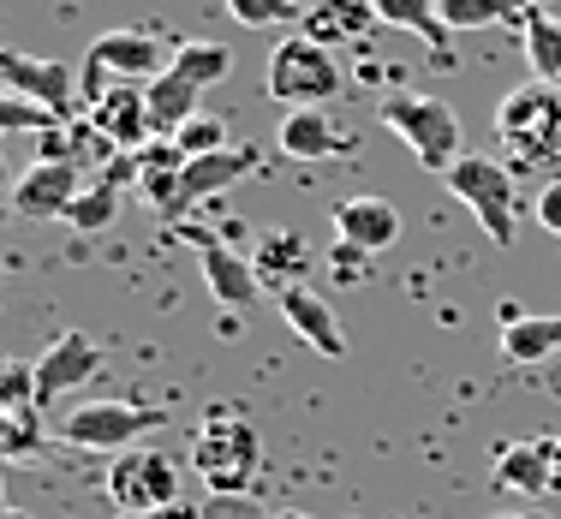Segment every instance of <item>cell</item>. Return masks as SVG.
I'll return each instance as SVG.
<instances>
[{
	"label": "cell",
	"mask_w": 561,
	"mask_h": 519,
	"mask_svg": "<svg viewBox=\"0 0 561 519\" xmlns=\"http://www.w3.org/2000/svg\"><path fill=\"white\" fill-rule=\"evenodd\" d=\"M192 465L216 496H245V489L257 484V465H263L257 424L233 406H216L192 436Z\"/></svg>",
	"instance_id": "cell-2"
},
{
	"label": "cell",
	"mask_w": 561,
	"mask_h": 519,
	"mask_svg": "<svg viewBox=\"0 0 561 519\" xmlns=\"http://www.w3.org/2000/svg\"><path fill=\"white\" fill-rule=\"evenodd\" d=\"M496 519H550L543 508H514V514H496Z\"/></svg>",
	"instance_id": "cell-36"
},
{
	"label": "cell",
	"mask_w": 561,
	"mask_h": 519,
	"mask_svg": "<svg viewBox=\"0 0 561 519\" xmlns=\"http://www.w3.org/2000/svg\"><path fill=\"white\" fill-rule=\"evenodd\" d=\"M7 519H31V514H19V508H7Z\"/></svg>",
	"instance_id": "cell-38"
},
{
	"label": "cell",
	"mask_w": 561,
	"mask_h": 519,
	"mask_svg": "<svg viewBox=\"0 0 561 519\" xmlns=\"http://www.w3.org/2000/svg\"><path fill=\"white\" fill-rule=\"evenodd\" d=\"M0 84L12 90V96H31L43 102V108H55L60 119L84 114V96H78V72L60 60H36V55H0Z\"/></svg>",
	"instance_id": "cell-9"
},
{
	"label": "cell",
	"mask_w": 561,
	"mask_h": 519,
	"mask_svg": "<svg viewBox=\"0 0 561 519\" xmlns=\"http://www.w3.org/2000/svg\"><path fill=\"white\" fill-rule=\"evenodd\" d=\"M84 66L102 72V78H114V84H156V78L173 66V55H168V43L156 31H108V36L90 43Z\"/></svg>",
	"instance_id": "cell-8"
},
{
	"label": "cell",
	"mask_w": 561,
	"mask_h": 519,
	"mask_svg": "<svg viewBox=\"0 0 561 519\" xmlns=\"http://www.w3.org/2000/svg\"><path fill=\"white\" fill-rule=\"evenodd\" d=\"M0 126L7 131H55V126H66V119L55 114V108H43V102H31V96H0Z\"/></svg>",
	"instance_id": "cell-29"
},
{
	"label": "cell",
	"mask_w": 561,
	"mask_h": 519,
	"mask_svg": "<svg viewBox=\"0 0 561 519\" xmlns=\"http://www.w3.org/2000/svg\"><path fill=\"white\" fill-rule=\"evenodd\" d=\"M365 257H370V251H358V245H346V239H341V251H329V269H335L341 281H358V275H365Z\"/></svg>",
	"instance_id": "cell-33"
},
{
	"label": "cell",
	"mask_w": 561,
	"mask_h": 519,
	"mask_svg": "<svg viewBox=\"0 0 561 519\" xmlns=\"http://www.w3.org/2000/svg\"><path fill=\"white\" fill-rule=\"evenodd\" d=\"M377 12H382V24H394V31H407V36H419L424 48H431L443 66H454L448 55V24H443V12H436V0H377Z\"/></svg>",
	"instance_id": "cell-22"
},
{
	"label": "cell",
	"mask_w": 561,
	"mask_h": 519,
	"mask_svg": "<svg viewBox=\"0 0 561 519\" xmlns=\"http://www.w3.org/2000/svg\"><path fill=\"white\" fill-rule=\"evenodd\" d=\"M443 185L478 216V228L490 233V245H514V233H519V185H514V168H507L502 155H460V162L443 173Z\"/></svg>",
	"instance_id": "cell-5"
},
{
	"label": "cell",
	"mask_w": 561,
	"mask_h": 519,
	"mask_svg": "<svg viewBox=\"0 0 561 519\" xmlns=\"http://www.w3.org/2000/svg\"><path fill=\"white\" fill-rule=\"evenodd\" d=\"M543 7H550V0H543Z\"/></svg>",
	"instance_id": "cell-39"
},
{
	"label": "cell",
	"mask_w": 561,
	"mask_h": 519,
	"mask_svg": "<svg viewBox=\"0 0 561 519\" xmlns=\"http://www.w3.org/2000/svg\"><path fill=\"white\" fill-rule=\"evenodd\" d=\"M496 150L507 168L526 173H561V84H531L507 90L496 108Z\"/></svg>",
	"instance_id": "cell-1"
},
{
	"label": "cell",
	"mask_w": 561,
	"mask_h": 519,
	"mask_svg": "<svg viewBox=\"0 0 561 519\" xmlns=\"http://www.w3.org/2000/svg\"><path fill=\"white\" fill-rule=\"evenodd\" d=\"M531 216H538V228H543V233H556V239H561V180H550V185L538 192V209H531Z\"/></svg>",
	"instance_id": "cell-32"
},
{
	"label": "cell",
	"mask_w": 561,
	"mask_h": 519,
	"mask_svg": "<svg viewBox=\"0 0 561 519\" xmlns=\"http://www.w3.org/2000/svg\"><path fill=\"white\" fill-rule=\"evenodd\" d=\"M119 216V180H102L96 192H78V204L66 209V228L78 233H102Z\"/></svg>",
	"instance_id": "cell-28"
},
{
	"label": "cell",
	"mask_w": 561,
	"mask_h": 519,
	"mask_svg": "<svg viewBox=\"0 0 561 519\" xmlns=\"http://www.w3.org/2000/svg\"><path fill=\"white\" fill-rule=\"evenodd\" d=\"M197 96H204V90L185 84L180 72H162V78H156V84H150V119H156V138H168V143L180 138V131L192 126L197 114H204V108H197Z\"/></svg>",
	"instance_id": "cell-23"
},
{
	"label": "cell",
	"mask_w": 561,
	"mask_h": 519,
	"mask_svg": "<svg viewBox=\"0 0 561 519\" xmlns=\"http://www.w3.org/2000/svg\"><path fill=\"white\" fill-rule=\"evenodd\" d=\"M341 60L329 55L323 43H311V36H280L270 48V72H263V90L280 102V114L287 108H323V102L341 96Z\"/></svg>",
	"instance_id": "cell-4"
},
{
	"label": "cell",
	"mask_w": 561,
	"mask_h": 519,
	"mask_svg": "<svg viewBox=\"0 0 561 519\" xmlns=\"http://www.w3.org/2000/svg\"><path fill=\"white\" fill-rule=\"evenodd\" d=\"M173 143H180L185 162H192V155H216V150H227V143H221V119H216V114H197L192 126H185L180 138H173Z\"/></svg>",
	"instance_id": "cell-31"
},
{
	"label": "cell",
	"mask_w": 561,
	"mask_h": 519,
	"mask_svg": "<svg viewBox=\"0 0 561 519\" xmlns=\"http://www.w3.org/2000/svg\"><path fill=\"white\" fill-rule=\"evenodd\" d=\"M144 519H204V508H197V501H168V508H156Z\"/></svg>",
	"instance_id": "cell-34"
},
{
	"label": "cell",
	"mask_w": 561,
	"mask_h": 519,
	"mask_svg": "<svg viewBox=\"0 0 561 519\" xmlns=\"http://www.w3.org/2000/svg\"><path fill=\"white\" fill-rule=\"evenodd\" d=\"M36 406H48V401H60V394H72V389H84L90 377L102 370V346L84 335V328H66V335H55L43 346V358H36Z\"/></svg>",
	"instance_id": "cell-10"
},
{
	"label": "cell",
	"mask_w": 561,
	"mask_h": 519,
	"mask_svg": "<svg viewBox=\"0 0 561 519\" xmlns=\"http://www.w3.org/2000/svg\"><path fill=\"white\" fill-rule=\"evenodd\" d=\"M251 263H257V281L263 287H275V292H287V287H305L299 275L311 269V245H305L299 233H263L257 239V251H251Z\"/></svg>",
	"instance_id": "cell-21"
},
{
	"label": "cell",
	"mask_w": 561,
	"mask_h": 519,
	"mask_svg": "<svg viewBox=\"0 0 561 519\" xmlns=\"http://www.w3.org/2000/svg\"><path fill=\"white\" fill-rule=\"evenodd\" d=\"M335 233L346 239V245L358 251H389L400 239V209L389 204V197H346V204H335Z\"/></svg>",
	"instance_id": "cell-19"
},
{
	"label": "cell",
	"mask_w": 561,
	"mask_h": 519,
	"mask_svg": "<svg viewBox=\"0 0 561 519\" xmlns=\"http://www.w3.org/2000/svg\"><path fill=\"white\" fill-rule=\"evenodd\" d=\"M257 162H263V155L251 150V143H239V150L227 143V150H216V155H192V162H185V173H180V216H185L192 204H204V197L227 192V185H239Z\"/></svg>",
	"instance_id": "cell-18"
},
{
	"label": "cell",
	"mask_w": 561,
	"mask_h": 519,
	"mask_svg": "<svg viewBox=\"0 0 561 519\" xmlns=\"http://www.w3.org/2000/svg\"><path fill=\"white\" fill-rule=\"evenodd\" d=\"M550 472H556V496H561V436H550Z\"/></svg>",
	"instance_id": "cell-35"
},
{
	"label": "cell",
	"mask_w": 561,
	"mask_h": 519,
	"mask_svg": "<svg viewBox=\"0 0 561 519\" xmlns=\"http://www.w3.org/2000/svg\"><path fill=\"white\" fill-rule=\"evenodd\" d=\"M227 19L239 31H275V24H305V7L299 0H221Z\"/></svg>",
	"instance_id": "cell-27"
},
{
	"label": "cell",
	"mask_w": 561,
	"mask_h": 519,
	"mask_svg": "<svg viewBox=\"0 0 561 519\" xmlns=\"http://www.w3.org/2000/svg\"><path fill=\"white\" fill-rule=\"evenodd\" d=\"M382 24L377 0H317V7H305V36L311 43H358V36H370Z\"/></svg>",
	"instance_id": "cell-20"
},
{
	"label": "cell",
	"mask_w": 561,
	"mask_h": 519,
	"mask_svg": "<svg viewBox=\"0 0 561 519\" xmlns=\"http://www.w3.org/2000/svg\"><path fill=\"white\" fill-rule=\"evenodd\" d=\"M526 60L543 84H561V19L556 12H526Z\"/></svg>",
	"instance_id": "cell-25"
},
{
	"label": "cell",
	"mask_w": 561,
	"mask_h": 519,
	"mask_svg": "<svg viewBox=\"0 0 561 519\" xmlns=\"http://www.w3.org/2000/svg\"><path fill=\"white\" fill-rule=\"evenodd\" d=\"M108 501L126 519H144L168 501H180V460L162 448H126L108 465Z\"/></svg>",
	"instance_id": "cell-7"
},
{
	"label": "cell",
	"mask_w": 561,
	"mask_h": 519,
	"mask_svg": "<svg viewBox=\"0 0 561 519\" xmlns=\"http://www.w3.org/2000/svg\"><path fill=\"white\" fill-rule=\"evenodd\" d=\"M280 155L293 162H329V155H358V131L341 126L329 108H287L275 126Z\"/></svg>",
	"instance_id": "cell-11"
},
{
	"label": "cell",
	"mask_w": 561,
	"mask_h": 519,
	"mask_svg": "<svg viewBox=\"0 0 561 519\" xmlns=\"http://www.w3.org/2000/svg\"><path fill=\"white\" fill-rule=\"evenodd\" d=\"M496 489L507 496H526V501H543L556 496V472H550V436H531V442H507L496 454Z\"/></svg>",
	"instance_id": "cell-17"
},
{
	"label": "cell",
	"mask_w": 561,
	"mask_h": 519,
	"mask_svg": "<svg viewBox=\"0 0 561 519\" xmlns=\"http://www.w3.org/2000/svg\"><path fill=\"white\" fill-rule=\"evenodd\" d=\"M377 119L394 131L400 143H407L412 155H419L424 168L443 180V173L460 162V114L448 108V102H436V96H419V90H394V96H382V108Z\"/></svg>",
	"instance_id": "cell-3"
},
{
	"label": "cell",
	"mask_w": 561,
	"mask_h": 519,
	"mask_svg": "<svg viewBox=\"0 0 561 519\" xmlns=\"http://www.w3.org/2000/svg\"><path fill=\"white\" fill-rule=\"evenodd\" d=\"M197 239V251H204V281L209 292H216V304H227V311H251L257 304V263L251 257H239L233 245H221V239H209V233H192Z\"/></svg>",
	"instance_id": "cell-16"
},
{
	"label": "cell",
	"mask_w": 561,
	"mask_h": 519,
	"mask_svg": "<svg viewBox=\"0 0 561 519\" xmlns=\"http://www.w3.org/2000/svg\"><path fill=\"white\" fill-rule=\"evenodd\" d=\"M84 119L114 143L119 155H138L144 143L156 138V119H150V84H108V96L96 108H84Z\"/></svg>",
	"instance_id": "cell-12"
},
{
	"label": "cell",
	"mask_w": 561,
	"mask_h": 519,
	"mask_svg": "<svg viewBox=\"0 0 561 519\" xmlns=\"http://www.w3.org/2000/svg\"><path fill=\"white\" fill-rule=\"evenodd\" d=\"M443 24L454 36L466 31H490V24H507V19H526V0H436Z\"/></svg>",
	"instance_id": "cell-24"
},
{
	"label": "cell",
	"mask_w": 561,
	"mask_h": 519,
	"mask_svg": "<svg viewBox=\"0 0 561 519\" xmlns=\"http://www.w3.org/2000/svg\"><path fill=\"white\" fill-rule=\"evenodd\" d=\"M275 519H311V514H293V508H287V514H275Z\"/></svg>",
	"instance_id": "cell-37"
},
{
	"label": "cell",
	"mask_w": 561,
	"mask_h": 519,
	"mask_svg": "<svg viewBox=\"0 0 561 519\" xmlns=\"http://www.w3.org/2000/svg\"><path fill=\"white\" fill-rule=\"evenodd\" d=\"M502 311V358L507 365H550L561 358V316H543V311H526V304H496Z\"/></svg>",
	"instance_id": "cell-15"
},
{
	"label": "cell",
	"mask_w": 561,
	"mask_h": 519,
	"mask_svg": "<svg viewBox=\"0 0 561 519\" xmlns=\"http://www.w3.org/2000/svg\"><path fill=\"white\" fill-rule=\"evenodd\" d=\"M0 448H7V460H36L43 454L36 412H7V418H0Z\"/></svg>",
	"instance_id": "cell-30"
},
{
	"label": "cell",
	"mask_w": 561,
	"mask_h": 519,
	"mask_svg": "<svg viewBox=\"0 0 561 519\" xmlns=\"http://www.w3.org/2000/svg\"><path fill=\"white\" fill-rule=\"evenodd\" d=\"M78 168L72 162H36V168H24L19 180H12V216H24V221H66V209L78 204Z\"/></svg>",
	"instance_id": "cell-13"
},
{
	"label": "cell",
	"mask_w": 561,
	"mask_h": 519,
	"mask_svg": "<svg viewBox=\"0 0 561 519\" xmlns=\"http://www.w3.org/2000/svg\"><path fill=\"white\" fill-rule=\"evenodd\" d=\"M275 311H280V323H287L293 335L311 346V353H323V358H346L341 316L329 311L323 292H311V287H287V292H275Z\"/></svg>",
	"instance_id": "cell-14"
},
{
	"label": "cell",
	"mask_w": 561,
	"mask_h": 519,
	"mask_svg": "<svg viewBox=\"0 0 561 519\" xmlns=\"http://www.w3.org/2000/svg\"><path fill=\"white\" fill-rule=\"evenodd\" d=\"M227 66H233L227 43H180V48H173V66H168V72H180L185 84L209 90V84H221V78H227Z\"/></svg>",
	"instance_id": "cell-26"
},
{
	"label": "cell",
	"mask_w": 561,
	"mask_h": 519,
	"mask_svg": "<svg viewBox=\"0 0 561 519\" xmlns=\"http://www.w3.org/2000/svg\"><path fill=\"white\" fill-rule=\"evenodd\" d=\"M162 424H168V412L150 401H90V406L66 412L55 424V436L72 448H96V454H126V448H138Z\"/></svg>",
	"instance_id": "cell-6"
}]
</instances>
